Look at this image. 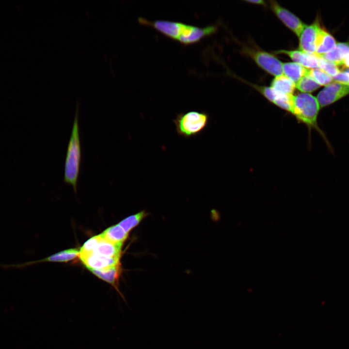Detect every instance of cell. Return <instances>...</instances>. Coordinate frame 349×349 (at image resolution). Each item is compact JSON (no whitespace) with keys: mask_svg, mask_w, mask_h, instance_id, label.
Wrapping results in <instances>:
<instances>
[{"mask_svg":"<svg viewBox=\"0 0 349 349\" xmlns=\"http://www.w3.org/2000/svg\"><path fill=\"white\" fill-rule=\"evenodd\" d=\"M78 114L79 103L77 102L71 137L67 146L63 179L65 183L72 186L75 192L77 191L81 156Z\"/></svg>","mask_w":349,"mask_h":349,"instance_id":"1","label":"cell"},{"mask_svg":"<svg viewBox=\"0 0 349 349\" xmlns=\"http://www.w3.org/2000/svg\"><path fill=\"white\" fill-rule=\"evenodd\" d=\"M320 110L316 97L309 93H301L293 96L291 113L298 122L305 124L310 131L315 129L325 139L323 132L318 126L317 116Z\"/></svg>","mask_w":349,"mask_h":349,"instance_id":"2","label":"cell"},{"mask_svg":"<svg viewBox=\"0 0 349 349\" xmlns=\"http://www.w3.org/2000/svg\"><path fill=\"white\" fill-rule=\"evenodd\" d=\"M209 121L206 111H190L176 115L173 122L177 134L186 138L196 136L207 127Z\"/></svg>","mask_w":349,"mask_h":349,"instance_id":"3","label":"cell"},{"mask_svg":"<svg viewBox=\"0 0 349 349\" xmlns=\"http://www.w3.org/2000/svg\"><path fill=\"white\" fill-rule=\"evenodd\" d=\"M247 54L263 70L275 77L283 75V63L273 54L260 49H248Z\"/></svg>","mask_w":349,"mask_h":349,"instance_id":"4","label":"cell"},{"mask_svg":"<svg viewBox=\"0 0 349 349\" xmlns=\"http://www.w3.org/2000/svg\"><path fill=\"white\" fill-rule=\"evenodd\" d=\"M138 21L140 24L151 27L166 37L176 41L186 25L180 22L165 20L150 21L141 17L138 18Z\"/></svg>","mask_w":349,"mask_h":349,"instance_id":"5","label":"cell"},{"mask_svg":"<svg viewBox=\"0 0 349 349\" xmlns=\"http://www.w3.org/2000/svg\"><path fill=\"white\" fill-rule=\"evenodd\" d=\"M272 12L278 18L298 37L306 25L295 14L282 7L275 1H270Z\"/></svg>","mask_w":349,"mask_h":349,"instance_id":"6","label":"cell"},{"mask_svg":"<svg viewBox=\"0 0 349 349\" xmlns=\"http://www.w3.org/2000/svg\"><path fill=\"white\" fill-rule=\"evenodd\" d=\"M349 94V85L333 82L319 92L317 99L320 109L332 104Z\"/></svg>","mask_w":349,"mask_h":349,"instance_id":"7","label":"cell"},{"mask_svg":"<svg viewBox=\"0 0 349 349\" xmlns=\"http://www.w3.org/2000/svg\"><path fill=\"white\" fill-rule=\"evenodd\" d=\"M216 31L217 27L213 25L200 27L186 24L177 41L184 45L194 44L213 34Z\"/></svg>","mask_w":349,"mask_h":349,"instance_id":"8","label":"cell"},{"mask_svg":"<svg viewBox=\"0 0 349 349\" xmlns=\"http://www.w3.org/2000/svg\"><path fill=\"white\" fill-rule=\"evenodd\" d=\"M318 23L306 25L299 36V49L309 54H316V44L319 30Z\"/></svg>","mask_w":349,"mask_h":349,"instance_id":"9","label":"cell"},{"mask_svg":"<svg viewBox=\"0 0 349 349\" xmlns=\"http://www.w3.org/2000/svg\"><path fill=\"white\" fill-rule=\"evenodd\" d=\"M79 257L89 270H101L120 264V258L106 257L94 253Z\"/></svg>","mask_w":349,"mask_h":349,"instance_id":"10","label":"cell"},{"mask_svg":"<svg viewBox=\"0 0 349 349\" xmlns=\"http://www.w3.org/2000/svg\"><path fill=\"white\" fill-rule=\"evenodd\" d=\"M276 54L288 56L294 62L297 63L305 68L312 69L318 67L319 57L316 54H309L299 50L281 49L275 51Z\"/></svg>","mask_w":349,"mask_h":349,"instance_id":"11","label":"cell"},{"mask_svg":"<svg viewBox=\"0 0 349 349\" xmlns=\"http://www.w3.org/2000/svg\"><path fill=\"white\" fill-rule=\"evenodd\" d=\"M98 278L111 285L125 301L124 296L119 289V279L121 272L120 264L101 270H89Z\"/></svg>","mask_w":349,"mask_h":349,"instance_id":"12","label":"cell"},{"mask_svg":"<svg viewBox=\"0 0 349 349\" xmlns=\"http://www.w3.org/2000/svg\"><path fill=\"white\" fill-rule=\"evenodd\" d=\"M99 236V240L92 253L120 258L123 244L112 243L101 238L100 234Z\"/></svg>","mask_w":349,"mask_h":349,"instance_id":"13","label":"cell"},{"mask_svg":"<svg viewBox=\"0 0 349 349\" xmlns=\"http://www.w3.org/2000/svg\"><path fill=\"white\" fill-rule=\"evenodd\" d=\"M336 44L334 38L320 28L317 38L315 54L319 57L334 48Z\"/></svg>","mask_w":349,"mask_h":349,"instance_id":"14","label":"cell"},{"mask_svg":"<svg viewBox=\"0 0 349 349\" xmlns=\"http://www.w3.org/2000/svg\"><path fill=\"white\" fill-rule=\"evenodd\" d=\"M283 74L295 84L308 72L307 68L295 62L283 63Z\"/></svg>","mask_w":349,"mask_h":349,"instance_id":"15","label":"cell"},{"mask_svg":"<svg viewBox=\"0 0 349 349\" xmlns=\"http://www.w3.org/2000/svg\"><path fill=\"white\" fill-rule=\"evenodd\" d=\"M100 235L110 242L121 244H123L128 237V234L118 224L108 228Z\"/></svg>","mask_w":349,"mask_h":349,"instance_id":"16","label":"cell"},{"mask_svg":"<svg viewBox=\"0 0 349 349\" xmlns=\"http://www.w3.org/2000/svg\"><path fill=\"white\" fill-rule=\"evenodd\" d=\"M270 87L277 92L286 95H293L296 88L295 83L283 74L275 77Z\"/></svg>","mask_w":349,"mask_h":349,"instance_id":"17","label":"cell"},{"mask_svg":"<svg viewBox=\"0 0 349 349\" xmlns=\"http://www.w3.org/2000/svg\"><path fill=\"white\" fill-rule=\"evenodd\" d=\"M147 215V213L144 210H143L136 214L127 217L121 221L118 224L128 234L129 232L137 226Z\"/></svg>","mask_w":349,"mask_h":349,"instance_id":"18","label":"cell"},{"mask_svg":"<svg viewBox=\"0 0 349 349\" xmlns=\"http://www.w3.org/2000/svg\"><path fill=\"white\" fill-rule=\"evenodd\" d=\"M295 87L301 93H310L316 90L320 85L309 75L308 71L307 73L295 84Z\"/></svg>","mask_w":349,"mask_h":349,"instance_id":"19","label":"cell"},{"mask_svg":"<svg viewBox=\"0 0 349 349\" xmlns=\"http://www.w3.org/2000/svg\"><path fill=\"white\" fill-rule=\"evenodd\" d=\"M308 74L320 86H327L333 81V77L318 68L309 69Z\"/></svg>","mask_w":349,"mask_h":349,"instance_id":"20","label":"cell"},{"mask_svg":"<svg viewBox=\"0 0 349 349\" xmlns=\"http://www.w3.org/2000/svg\"><path fill=\"white\" fill-rule=\"evenodd\" d=\"M318 68L324 71L332 77H333L340 72V70L337 65L321 57H319Z\"/></svg>","mask_w":349,"mask_h":349,"instance_id":"21","label":"cell"},{"mask_svg":"<svg viewBox=\"0 0 349 349\" xmlns=\"http://www.w3.org/2000/svg\"><path fill=\"white\" fill-rule=\"evenodd\" d=\"M319 57H321L326 60L331 62L337 66L343 65V58L336 46L330 51Z\"/></svg>","mask_w":349,"mask_h":349,"instance_id":"22","label":"cell"},{"mask_svg":"<svg viewBox=\"0 0 349 349\" xmlns=\"http://www.w3.org/2000/svg\"><path fill=\"white\" fill-rule=\"evenodd\" d=\"M100 238L99 235L92 237L86 241L79 251V255H85L91 254Z\"/></svg>","mask_w":349,"mask_h":349,"instance_id":"23","label":"cell"},{"mask_svg":"<svg viewBox=\"0 0 349 349\" xmlns=\"http://www.w3.org/2000/svg\"><path fill=\"white\" fill-rule=\"evenodd\" d=\"M334 82L349 85V74L346 72H340L336 75L333 77Z\"/></svg>","mask_w":349,"mask_h":349,"instance_id":"24","label":"cell"},{"mask_svg":"<svg viewBox=\"0 0 349 349\" xmlns=\"http://www.w3.org/2000/svg\"><path fill=\"white\" fill-rule=\"evenodd\" d=\"M336 47L339 50L343 59L349 55V44L346 43H338Z\"/></svg>","mask_w":349,"mask_h":349,"instance_id":"25","label":"cell"},{"mask_svg":"<svg viewBox=\"0 0 349 349\" xmlns=\"http://www.w3.org/2000/svg\"><path fill=\"white\" fill-rule=\"evenodd\" d=\"M248 2L252 3L254 4H259V5H264L265 4V1L262 0H246Z\"/></svg>","mask_w":349,"mask_h":349,"instance_id":"26","label":"cell"},{"mask_svg":"<svg viewBox=\"0 0 349 349\" xmlns=\"http://www.w3.org/2000/svg\"><path fill=\"white\" fill-rule=\"evenodd\" d=\"M343 65L349 67V55L343 59Z\"/></svg>","mask_w":349,"mask_h":349,"instance_id":"27","label":"cell"},{"mask_svg":"<svg viewBox=\"0 0 349 349\" xmlns=\"http://www.w3.org/2000/svg\"><path fill=\"white\" fill-rule=\"evenodd\" d=\"M346 73L349 74V68L346 70L345 71Z\"/></svg>","mask_w":349,"mask_h":349,"instance_id":"28","label":"cell"}]
</instances>
